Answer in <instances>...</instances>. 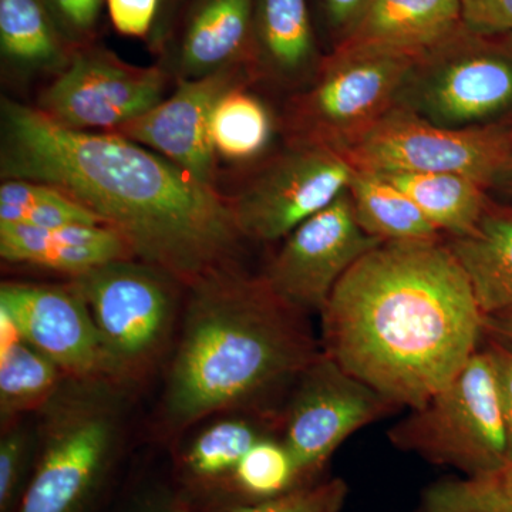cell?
I'll return each mask as SVG.
<instances>
[{
    "mask_svg": "<svg viewBox=\"0 0 512 512\" xmlns=\"http://www.w3.org/2000/svg\"><path fill=\"white\" fill-rule=\"evenodd\" d=\"M0 175L59 188L120 234L134 258L185 288L237 266L245 238L227 195L119 134L70 130L2 97Z\"/></svg>",
    "mask_w": 512,
    "mask_h": 512,
    "instance_id": "1",
    "label": "cell"
},
{
    "mask_svg": "<svg viewBox=\"0 0 512 512\" xmlns=\"http://www.w3.org/2000/svg\"><path fill=\"white\" fill-rule=\"evenodd\" d=\"M323 353L397 406L419 409L478 350L484 315L448 245L383 242L333 289Z\"/></svg>",
    "mask_w": 512,
    "mask_h": 512,
    "instance_id": "2",
    "label": "cell"
},
{
    "mask_svg": "<svg viewBox=\"0 0 512 512\" xmlns=\"http://www.w3.org/2000/svg\"><path fill=\"white\" fill-rule=\"evenodd\" d=\"M181 330L161 404L173 431L261 402L320 353L303 313L238 265L188 286Z\"/></svg>",
    "mask_w": 512,
    "mask_h": 512,
    "instance_id": "3",
    "label": "cell"
},
{
    "mask_svg": "<svg viewBox=\"0 0 512 512\" xmlns=\"http://www.w3.org/2000/svg\"><path fill=\"white\" fill-rule=\"evenodd\" d=\"M66 377L42 409L39 457L16 512H86L109 476L121 437V390Z\"/></svg>",
    "mask_w": 512,
    "mask_h": 512,
    "instance_id": "4",
    "label": "cell"
},
{
    "mask_svg": "<svg viewBox=\"0 0 512 512\" xmlns=\"http://www.w3.org/2000/svg\"><path fill=\"white\" fill-rule=\"evenodd\" d=\"M70 284L92 313L110 382L131 387L146 379L170 345L180 282L133 258L99 266Z\"/></svg>",
    "mask_w": 512,
    "mask_h": 512,
    "instance_id": "5",
    "label": "cell"
},
{
    "mask_svg": "<svg viewBox=\"0 0 512 512\" xmlns=\"http://www.w3.org/2000/svg\"><path fill=\"white\" fill-rule=\"evenodd\" d=\"M420 56L338 46L315 77L289 101V140L343 151L396 106L404 80Z\"/></svg>",
    "mask_w": 512,
    "mask_h": 512,
    "instance_id": "6",
    "label": "cell"
},
{
    "mask_svg": "<svg viewBox=\"0 0 512 512\" xmlns=\"http://www.w3.org/2000/svg\"><path fill=\"white\" fill-rule=\"evenodd\" d=\"M390 439L467 476L508 463L507 427L487 349H478L444 389L393 427Z\"/></svg>",
    "mask_w": 512,
    "mask_h": 512,
    "instance_id": "7",
    "label": "cell"
},
{
    "mask_svg": "<svg viewBox=\"0 0 512 512\" xmlns=\"http://www.w3.org/2000/svg\"><path fill=\"white\" fill-rule=\"evenodd\" d=\"M464 26L421 55L404 80L397 107L447 128L494 126L512 111V55Z\"/></svg>",
    "mask_w": 512,
    "mask_h": 512,
    "instance_id": "8",
    "label": "cell"
},
{
    "mask_svg": "<svg viewBox=\"0 0 512 512\" xmlns=\"http://www.w3.org/2000/svg\"><path fill=\"white\" fill-rule=\"evenodd\" d=\"M511 153L508 128L441 127L394 106L342 154L356 170L457 174L485 188L497 184Z\"/></svg>",
    "mask_w": 512,
    "mask_h": 512,
    "instance_id": "9",
    "label": "cell"
},
{
    "mask_svg": "<svg viewBox=\"0 0 512 512\" xmlns=\"http://www.w3.org/2000/svg\"><path fill=\"white\" fill-rule=\"evenodd\" d=\"M355 170L335 148L289 140L227 195L239 232L258 242L285 239L348 190Z\"/></svg>",
    "mask_w": 512,
    "mask_h": 512,
    "instance_id": "10",
    "label": "cell"
},
{
    "mask_svg": "<svg viewBox=\"0 0 512 512\" xmlns=\"http://www.w3.org/2000/svg\"><path fill=\"white\" fill-rule=\"evenodd\" d=\"M171 80L160 64L134 66L92 43L74 52L35 107L70 130L113 133L161 103Z\"/></svg>",
    "mask_w": 512,
    "mask_h": 512,
    "instance_id": "11",
    "label": "cell"
},
{
    "mask_svg": "<svg viewBox=\"0 0 512 512\" xmlns=\"http://www.w3.org/2000/svg\"><path fill=\"white\" fill-rule=\"evenodd\" d=\"M397 407L322 352L296 382L282 441L299 476L315 473L355 431Z\"/></svg>",
    "mask_w": 512,
    "mask_h": 512,
    "instance_id": "12",
    "label": "cell"
},
{
    "mask_svg": "<svg viewBox=\"0 0 512 512\" xmlns=\"http://www.w3.org/2000/svg\"><path fill=\"white\" fill-rule=\"evenodd\" d=\"M380 244L357 224L346 190L325 210L293 229L262 278L296 311L320 313L340 279Z\"/></svg>",
    "mask_w": 512,
    "mask_h": 512,
    "instance_id": "13",
    "label": "cell"
},
{
    "mask_svg": "<svg viewBox=\"0 0 512 512\" xmlns=\"http://www.w3.org/2000/svg\"><path fill=\"white\" fill-rule=\"evenodd\" d=\"M252 83L248 64L177 82L170 97H165L138 119L117 128L113 134L156 151L195 180L217 188L218 161L210 141L212 110L229 90Z\"/></svg>",
    "mask_w": 512,
    "mask_h": 512,
    "instance_id": "14",
    "label": "cell"
},
{
    "mask_svg": "<svg viewBox=\"0 0 512 512\" xmlns=\"http://www.w3.org/2000/svg\"><path fill=\"white\" fill-rule=\"evenodd\" d=\"M0 309L9 313L22 338L49 357L64 376L110 382L92 313L72 284L3 282Z\"/></svg>",
    "mask_w": 512,
    "mask_h": 512,
    "instance_id": "15",
    "label": "cell"
},
{
    "mask_svg": "<svg viewBox=\"0 0 512 512\" xmlns=\"http://www.w3.org/2000/svg\"><path fill=\"white\" fill-rule=\"evenodd\" d=\"M254 0H194L157 55L177 82L248 64Z\"/></svg>",
    "mask_w": 512,
    "mask_h": 512,
    "instance_id": "16",
    "label": "cell"
},
{
    "mask_svg": "<svg viewBox=\"0 0 512 512\" xmlns=\"http://www.w3.org/2000/svg\"><path fill=\"white\" fill-rule=\"evenodd\" d=\"M322 60L309 0H254L248 55L254 82L303 89Z\"/></svg>",
    "mask_w": 512,
    "mask_h": 512,
    "instance_id": "17",
    "label": "cell"
},
{
    "mask_svg": "<svg viewBox=\"0 0 512 512\" xmlns=\"http://www.w3.org/2000/svg\"><path fill=\"white\" fill-rule=\"evenodd\" d=\"M464 26L461 0H367L355 26L338 46L421 56Z\"/></svg>",
    "mask_w": 512,
    "mask_h": 512,
    "instance_id": "18",
    "label": "cell"
},
{
    "mask_svg": "<svg viewBox=\"0 0 512 512\" xmlns=\"http://www.w3.org/2000/svg\"><path fill=\"white\" fill-rule=\"evenodd\" d=\"M0 256L9 264L39 266L72 278L110 262L134 258L114 229L86 224L56 228L0 224Z\"/></svg>",
    "mask_w": 512,
    "mask_h": 512,
    "instance_id": "19",
    "label": "cell"
},
{
    "mask_svg": "<svg viewBox=\"0 0 512 512\" xmlns=\"http://www.w3.org/2000/svg\"><path fill=\"white\" fill-rule=\"evenodd\" d=\"M76 50L59 32L42 0H0V56L9 73L55 77Z\"/></svg>",
    "mask_w": 512,
    "mask_h": 512,
    "instance_id": "20",
    "label": "cell"
},
{
    "mask_svg": "<svg viewBox=\"0 0 512 512\" xmlns=\"http://www.w3.org/2000/svg\"><path fill=\"white\" fill-rule=\"evenodd\" d=\"M451 252L463 266L485 316L512 312V214L488 211L476 229L451 239Z\"/></svg>",
    "mask_w": 512,
    "mask_h": 512,
    "instance_id": "21",
    "label": "cell"
},
{
    "mask_svg": "<svg viewBox=\"0 0 512 512\" xmlns=\"http://www.w3.org/2000/svg\"><path fill=\"white\" fill-rule=\"evenodd\" d=\"M375 173V171H373ZM396 185L439 231L453 238L476 229L487 212L484 187L463 175L447 173H377Z\"/></svg>",
    "mask_w": 512,
    "mask_h": 512,
    "instance_id": "22",
    "label": "cell"
},
{
    "mask_svg": "<svg viewBox=\"0 0 512 512\" xmlns=\"http://www.w3.org/2000/svg\"><path fill=\"white\" fill-rule=\"evenodd\" d=\"M348 191L357 224L370 237L382 242L439 239V229L382 175L355 170Z\"/></svg>",
    "mask_w": 512,
    "mask_h": 512,
    "instance_id": "23",
    "label": "cell"
},
{
    "mask_svg": "<svg viewBox=\"0 0 512 512\" xmlns=\"http://www.w3.org/2000/svg\"><path fill=\"white\" fill-rule=\"evenodd\" d=\"M274 134V114L249 86L229 90L212 110L210 141L217 161L254 163L271 146Z\"/></svg>",
    "mask_w": 512,
    "mask_h": 512,
    "instance_id": "24",
    "label": "cell"
},
{
    "mask_svg": "<svg viewBox=\"0 0 512 512\" xmlns=\"http://www.w3.org/2000/svg\"><path fill=\"white\" fill-rule=\"evenodd\" d=\"M66 376L25 339L0 346V417L10 426L20 414L42 410Z\"/></svg>",
    "mask_w": 512,
    "mask_h": 512,
    "instance_id": "25",
    "label": "cell"
},
{
    "mask_svg": "<svg viewBox=\"0 0 512 512\" xmlns=\"http://www.w3.org/2000/svg\"><path fill=\"white\" fill-rule=\"evenodd\" d=\"M0 224L32 228L64 225H103L92 212L77 204L59 188L29 180H2Z\"/></svg>",
    "mask_w": 512,
    "mask_h": 512,
    "instance_id": "26",
    "label": "cell"
},
{
    "mask_svg": "<svg viewBox=\"0 0 512 512\" xmlns=\"http://www.w3.org/2000/svg\"><path fill=\"white\" fill-rule=\"evenodd\" d=\"M265 434L252 421L224 419L200 431L184 454V466L197 480L232 476L239 461Z\"/></svg>",
    "mask_w": 512,
    "mask_h": 512,
    "instance_id": "27",
    "label": "cell"
},
{
    "mask_svg": "<svg viewBox=\"0 0 512 512\" xmlns=\"http://www.w3.org/2000/svg\"><path fill=\"white\" fill-rule=\"evenodd\" d=\"M420 512H512V461L464 480L433 485Z\"/></svg>",
    "mask_w": 512,
    "mask_h": 512,
    "instance_id": "28",
    "label": "cell"
},
{
    "mask_svg": "<svg viewBox=\"0 0 512 512\" xmlns=\"http://www.w3.org/2000/svg\"><path fill=\"white\" fill-rule=\"evenodd\" d=\"M232 477L245 494L266 500L291 490L301 476L284 441L264 437L249 448Z\"/></svg>",
    "mask_w": 512,
    "mask_h": 512,
    "instance_id": "29",
    "label": "cell"
},
{
    "mask_svg": "<svg viewBox=\"0 0 512 512\" xmlns=\"http://www.w3.org/2000/svg\"><path fill=\"white\" fill-rule=\"evenodd\" d=\"M32 446V433L26 427L12 423L3 429L0 440V512H12L18 508L25 493Z\"/></svg>",
    "mask_w": 512,
    "mask_h": 512,
    "instance_id": "30",
    "label": "cell"
},
{
    "mask_svg": "<svg viewBox=\"0 0 512 512\" xmlns=\"http://www.w3.org/2000/svg\"><path fill=\"white\" fill-rule=\"evenodd\" d=\"M348 485L345 481L330 480L315 487L286 491L276 497L259 500L222 512H339L345 504Z\"/></svg>",
    "mask_w": 512,
    "mask_h": 512,
    "instance_id": "31",
    "label": "cell"
},
{
    "mask_svg": "<svg viewBox=\"0 0 512 512\" xmlns=\"http://www.w3.org/2000/svg\"><path fill=\"white\" fill-rule=\"evenodd\" d=\"M104 2L107 0H42L59 32L76 49L94 43Z\"/></svg>",
    "mask_w": 512,
    "mask_h": 512,
    "instance_id": "32",
    "label": "cell"
},
{
    "mask_svg": "<svg viewBox=\"0 0 512 512\" xmlns=\"http://www.w3.org/2000/svg\"><path fill=\"white\" fill-rule=\"evenodd\" d=\"M114 29L120 35L147 39L156 25L161 0H107Z\"/></svg>",
    "mask_w": 512,
    "mask_h": 512,
    "instance_id": "33",
    "label": "cell"
},
{
    "mask_svg": "<svg viewBox=\"0 0 512 512\" xmlns=\"http://www.w3.org/2000/svg\"><path fill=\"white\" fill-rule=\"evenodd\" d=\"M488 336L485 346L493 362L498 394L508 436V461H512V340Z\"/></svg>",
    "mask_w": 512,
    "mask_h": 512,
    "instance_id": "34",
    "label": "cell"
},
{
    "mask_svg": "<svg viewBox=\"0 0 512 512\" xmlns=\"http://www.w3.org/2000/svg\"><path fill=\"white\" fill-rule=\"evenodd\" d=\"M309 3L311 8L316 6L320 25L335 40L333 47H336L355 26L367 0H309Z\"/></svg>",
    "mask_w": 512,
    "mask_h": 512,
    "instance_id": "35",
    "label": "cell"
},
{
    "mask_svg": "<svg viewBox=\"0 0 512 512\" xmlns=\"http://www.w3.org/2000/svg\"><path fill=\"white\" fill-rule=\"evenodd\" d=\"M476 32H512V0H478Z\"/></svg>",
    "mask_w": 512,
    "mask_h": 512,
    "instance_id": "36",
    "label": "cell"
},
{
    "mask_svg": "<svg viewBox=\"0 0 512 512\" xmlns=\"http://www.w3.org/2000/svg\"><path fill=\"white\" fill-rule=\"evenodd\" d=\"M192 2L194 0H161L156 25H154L151 36L148 37V42H150L153 52L157 53L161 49L165 40L173 32L178 20L181 19V16H183V13Z\"/></svg>",
    "mask_w": 512,
    "mask_h": 512,
    "instance_id": "37",
    "label": "cell"
},
{
    "mask_svg": "<svg viewBox=\"0 0 512 512\" xmlns=\"http://www.w3.org/2000/svg\"><path fill=\"white\" fill-rule=\"evenodd\" d=\"M484 333L485 335L512 340V312L485 316Z\"/></svg>",
    "mask_w": 512,
    "mask_h": 512,
    "instance_id": "38",
    "label": "cell"
},
{
    "mask_svg": "<svg viewBox=\"0 0 512 512\" xmlns=\"http://www.w3.org/2000/svg\"><path fill=\"white\" fill-rule=\"evenodd\" d=\"M138 512H188L183 505L174 503V501H157V503L147 504Z\"/></svg>",
    "mask_w": 512,
    "mask_h": 512,
    "instance_id": "39",
    "label": "cell"
},
{
    "mask_svg": "<svg viewBox=\"0 0 512 512\" xmlns=\"http://www.w3.org/2000/svg\"><path fill=\"white\" fill-rule=\"evenodd\" d=\"M461 5H463L466 25L470 29H476L478 18V0H461Z\"/></svg>",
    "mask_w": 512,
    "mask_h": 512,
    "instance_id": "40",
    "label": "cell"
},
{
    "mask_svg": "<svg viewBox=\"0 0 512 512\" xmlns=\"http://www.w3.org/2000/svg\"><path fill=\"white\" fill-rule=\"evenodd\" d=\"M497 183H503L504 185H507V187L512 188V153L510 160H508L507 165H505L503 174L500 175Z\"/></svg>",
    "mask_w": 512,
    "mask_h": 512,
    "instance_id": "41",
    "label": "cell"
}]
</instances>
